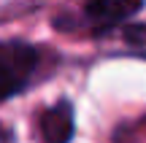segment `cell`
I'll return each mask as SVG.
<instances>
[{"label":"cell","mask_w":146,"mask_h":143,"mask_svg":"<svg viewBox=\"0 0 146 143\" xmlns=\"http://www.w3.org/2000/svg\"><path fill=\"white\" fill-rule=\"evenodd\" d=\"M141 8H143V0H81L76 24L89 27L92 32H106L125 24Z\"/></svg>","instance_id":"cell-2"},{"label":"cell","mask_w":146,"mask_h":143,"mask_svg":"<svg viewBox=\"0 0 146 143\" xmlns=\"http://www.w3.org/2000/svg\"><path fill=\"white\" fill-rule=\"evenodd\" d=\"M41 65V54L35 46L22 41L0 43V103L25 92L33 84Z\"/></svg>","instance_id":"cell-1"},{"label":"cell","mask_w":146,"mask_h":143,"mask_svg":"<svg viewBox=\"0 0 146 143\" xmlns=\"http://www.w3.org/2000/svg\"><path fill=\"white\" fill-rule=\"evenodd\" d=\"M73 108L65 100L46 108L41 116V135L46 143H68L73 138Z\"/></svg>","instance_id":"cell-3"},{"label":"cell","mask_w":146,"mask_h":143,"mask_svg":"<svg viewBox=\"0 0 146 143\" xmlns=\"http://www.w3.org/2000/svg\"><path fill=\"white\" fill-rule=\"evenodd\" d=\"M125 43L133 49L135 54H141V57H146V27H138V24H130L125 27Z\"/></svg>","instance_id":"cell-4"}]
</instances>
